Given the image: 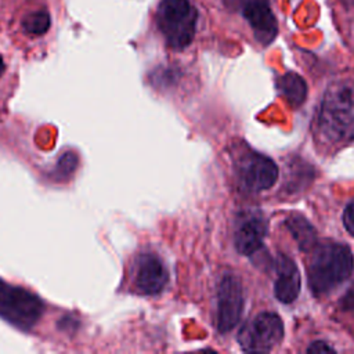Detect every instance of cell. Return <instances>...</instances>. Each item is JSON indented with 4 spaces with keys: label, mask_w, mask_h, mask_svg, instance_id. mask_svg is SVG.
<instances>
[{
    "label": "cell",
    "mask_w": 354,
    "mask_h": 354,
    "mask_svg": "<svg viewBox=\"0 0 354 354\" xmlns=\"http://www.w3.org/2000/svg\"><path fill=\"white\" fill-rule=\"evenodd\" d=\"M285 223H286V227L289 228L290 234L296 239L297 246L303 252H310L315 248V245H317L315 228L310 224V221L304 216L293 212L286 217Z\"/></svg>",
    "instance_id": "cell-11"
},
{
    "label": "cell",
    "mask_w": 354,
    "mask_h": 354,
    "mask_svg": "<svg viewBox=\"0 0 354 354\" xmlns=\"http://www.w3.org/2000/svg\"><path fill=\"white\" fill-rule=\"evenodd\" d=\"M278 88L290 106L301 105L307 94L306 82L301 76L293 72H288L282 77H279Z\"/></svg>",
    "instance_id": "cell-12"
},
{
    "label": "cell",
    "mask_w": 354,
    "mask_h": 354,
    "mask_svg": "<svg viewBox=\"0 0 354 354\" xmlns=\"http://www.w3.org/2000/svg\"><path fill=\"white\" fill-rule=\"evenodd\" d=\"M133 279L141 295L153 296L165 289L169 281V272L155 253H141L134 263Z\"/></svg>",
    "instance_id": "cell-9"
},
{
    "label": "cell",
    "mask_w": 354,
    "mask_h": 354,
    "mask_svg": "<svg viewBox=\"0 0 354 354\" xmlns=\"http://www.w3.org/2000/svg\"><path fill=\"white\" fill-rule=\"evenodd\" d=\"M307 353H313V354H319V353H335V350L328 346L325 342H314L308 348Z\"/></svg>",
    "instance_id": "cell-18"
},
{
    "label": "cell",
    "mask_w": 354,
    "mask_h": 354,
    "mask_svg": "<svg viewBox=\"0 0 354 354\" xmlns=\"http://www.w3.org/2000/svg\"><path fill=\"white\" fill-rule=\"evenodd\" d=\"M282 337L283 324L275 313L257 314L238 333V342L248 353H268L281 343Z\"/></svg>",
    "instance_id": "cell-6"
},
{
    "label": "cell",
    "mask_w": 354,
    "mask_h": 354,
    "mask_svg": "<svg viewBox=\"0 0 354 354\" xmlns=\"http://www.w3.org/2000/svg\"><path fill=\"white\" fill-rule=\"evenodd\" d=\"M155 19L169 47L183 50L194 40L198 11L189 0H160Z\"/></svg>",
    "instance_id": "cell-3"
},
{
    "label": "cell",
    "mask_w": 354,
    "mask_h": 354,
    "mask_svg": "<svg viewBox=\"0 0 354 354\" xmlns=\"http://www.w3.org/2000/svg\"><path fill=\"white\" fill-rule=\"evenodd\" d=\"M343 224L346 230L354 236V199L346 206L343 212Z\"/></svg>",
    "instance_id": "cell-16"
},
{
    "label": "cell",
    "mask_w": 354,
    "mask_h": 354,
    "mask_svg": "<svg viewBox=\"0 0 354 354\" xmlns=\"http://www.w3.org/2000/svg\"><path fill=\"white\" fill-rule=\"evenodd\" d=\"M275 297L285 304L295 301L300 292V274L295 261L285 254H278L275 260Z\"/></svg>",
    "instance_id": "cell-10"
},
{
    "label": "cell",
    "mask_w": 354,
    "mask_h": 354,
    "mask_svg": "<svg viewBox=\"0 0 354 354\" xmlns=\"http://www.w3.org/2000/svg\"><path fill=\"white\" fill-rule=\"evenodd\" d=\"M76 162H77V159H76L75 153H64L57 163V174L62 176V177L71 174L76 166Z\"/></svg>",
    "instance_id": "cell-14"
},
{
    "label": "cell",
    "mask_w": 354,
    "mask_h": 354,
    "mask_svg": "<svg viewBox=\"0 0 354 354\" xmlns=\"http://www.w3.org/2000/svg\"><path fill=\"white\" fill-rule=\"evenodd\" d=\"M51 24L50 15L47 11H35L28 14L24 19H22V28L26 33L33 35V36H39L43 35L48 30Z\"/></svg>",
    "instance_id": "cell-13"
},
{
    "label": "cell",
    "mask_w": 354,
    "mask_h": 354,
    "mask_svg": "<svg viewBox=\"0 0 354 354\" xmlns=\"http://www.w3.org/2000/svg\"><path fill=\"white\" fill-rule=\"evenodd\" d=\"M243 308V293L239 279L234 274H225L217 288L216 324L221 333L231 330L239 321Z\"/></svg>",
    "instance_id": "cell-7"
},
{
    "label": "cell",
    "mask_w": 354,
    "mask_h": 354,
    "mask_svg": "<svg viewBox=\"0 0 354 354\" xmlns=\"http://www.w3.org/2000/svg\"><path fill=\"white\" fill-rule=\"evenodd\" d=\"M318 129L332 144L354 141V84L350 82L332 83L321 101Z\"/></svg>",
    "instance_id": "cell-1"
},
{
    "label": "cell",
    "mask_w": 354,
    "mask_h": 354,
    "mask_svg": "<svg viewBox=\"0 0 354 354\" xmlns=\"http://www.w3.org/2000/svg\"><path fill=\"white\" fill-rule=\"evenodd\" d=\"M339 306L342 310L348 311V310H354V283L348 288V290L342 296Z\"/></svg>",
    "instance_id": "cell-17"
},
{
    "label": "cell",
    "mask_w": 354,
    "mask_h": 354,
    "mask_svg": "<svg viewBox=\"0 0 354 354\" xmlns=\"http://www.w3.org/2000/svg\"><path fill=\"white\" fill-rule=\"evenodd\" d=\"M234 170L239 187L249 192L268 189L278 177V167L268 156L246 147L235 155Z\"/></svg>",
    "instance_id": "cell-5"
},
{
    "label": "cell",
    "mask_w": 354,
    "mask_h": 354,
    "mask_svg": "<svg viewBox=\"0 0 354 354\" xmlns=\"http://www.w3.org/2000/svg\"><path fill=\"white\" fill-rule=\"evenodd\" d=\"M267 234V220L257 209L241 212L235 218L234 245L241 254L250 256L257 252Z\"/></svg>",
    "instance_id": "cell-8"
},
{
    "label": "cell",
    "mask_w": 354,
    "mask_h": 354,
    "mask_svg": "<svg viewBox=\"0 0 354 354\" xmlns=\"http://www.w3.org/2000/svg\"><path fill=\"white\" fill-rule=\"evenodd\" d=\"M4 72V62H3V58L0 55V75Z\"/></svg>",
    "instance_id": "cell-19"
},
{
    "label": "cell",
    "mask_w": 354,
    "mask_h": 354,
    "mask_svg": "<svg viewBox=\"0 0 354 354\" xmlns=\"http://www.w3.org/2000/svg\"><path fill=\"white\" fill-rule=\"evenodd\" d=\"M224 4L232 10H236V11H241L242 14L245 11H248L249 8H252L253 6H256L257 3L260 1H264V0H223Z\"/></svg>",
    "instance_id": "cell-15"
},
{
    "label": "cell",
    "mask_w": 354,
    "mask_h": 354,
    "mask_svg": "<svg viewBox=\"0 0 354 354\" xmlns=\"http://www.w3.org/2000/svg\"><path fill=\"white\" fill-rule=\"evenodd\" d=\"M43 311L44 304L40 297L0 278V317L3 319L22 330H28L36 325Z\"/></svg>",
    "instance_id": "cell-4"
},
{
    "label": "cell",
    "mask_w": 354,
    "mask_h": 354,
    "mask_svg": "<svg viewBox=\"0 0 354 354\" xmlns=\"http://www.w3.org/2000/svg\"><path fill=\"white\" fill-rule=\"evenodd\" d=\"M307 267L308 285L315 296H325L343 283L353 271V253L339 242L315 245Z\"/></svg>",
    "instance_id": "cell-2"
}]
</instances>
